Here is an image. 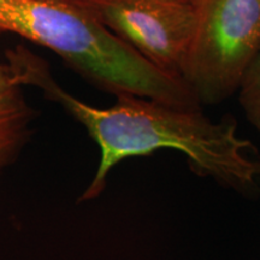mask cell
Returning <instances> with one entry per match:
<instances>
[{"instance_id": "6da1fadb", "label": "cell", "mask_w": 260, "mask_h": 260, "mask_svg": "<svg viewBox=\"0 0 260 260\" xmlns=\"http://www.w3.org/2000/svg\"><path fill=\"white\" fill-rule=\"evenodd\" d=\"M22 83L40 88L87 129L100 148V162L82 200L95 199L119 161L147 157L162 148L186 155L194 174L213 178L242 195H260V159L255 146L236 133L233 117L213 122L201 107H181L135 95H118L111 107L86 104L61 88L46 63L28 50L15 58Z\"/></svg>"}, {"instance_id": "7a4b0ae2", "label": "cell", "mask_w": 260, "mask_h": 260, "mask_svg": "<svg viewBox=\"0 0 260 260\" xmlns=\"http://www.w3.org/2000/svg\"><path fill=\"white\" fill-rule=\"evenodd\" d=\"M0 30L58 54L98 88L181 107H200L180 77L161 70L89 11L54 0H0Z\"/></svg>"}, {"instance_id": "3957f363", "label": "cell", "mask_w": 260, "mask_h": 260, "mask_svg": "<svg viewBox=\"0 0 260 260\" xmlns=\"http://www.w3.org/2000/svg\"><path fill=\"white\" fill-rule=\"evenodd\" d=\"M194 28L181 79L200 105L239 90L260 47V0H191Z\"/></svg>"}, {"instance_id": "277c9868", "label": "cell", "mask_w": 260, "mask_h": 260, "mask_svg": "<svg viewBox=\"0 0 260 260\" xmlns=\"http://www.w3.org/2000/svg\"><path fill=\"white\" fill-rule=\"evenodd\" d=\"M86 10L152 64L181 79L194 28L190 0H92Z\"/></svg>"}, {"instance_id": "5b68a950", "label": "cell", "mask_w": 260, "mask_h": 260, "mask_svg": "<svg viewBox=\"0 0 260 260\" xmlns=\"http://www.w3.org/2000/svg\"><path fill=\"white\" fill-rule=\"evenodd\" d=\"M32 110L12 65L0 61V171L17 157L29 136Z\"/></svg>"}, {"instance_id": "8992f818", "label": "cell", "mask_w": 260, "mask_h": 260, "mask_svg": "<svg viewBox=\"0 0 260 260\" xmlns=\"http://www.w3.org/2000/svg\"><path fill=\"white\" fill-rule=\"evenodd\" d=\"M237 92L247 119L260 133V47L247 68Z\"/></svg>"}, {"instance_id": "52a82bcc", "label": "cell", "mask_w": 260, "mask_h": 260, "mask_svg": "<svg viewBox=\"0 0 260 260\" xmlns=\"http://www.w3.org/2000/svg\"><path fill=\"white\" fill-rule=\"evenodd\" d=\"M54 2H59V3H65V4H70L74 6H79V8H82L86 10L87 6L92 0H54Z\"/></svg>"}, {"instance_id": "ba28073f", "label": "cell", "mask_w": 260, "mask_h": 260, "mask_svg": "<svg viewBox=\"0 0 260 260\" xmlns=\"http://www.w3.org/2000/svg\"><path fill=\"white\" fill-rule=\"evenodd\" d=\"M190 2H191V0H190Z\"/></svg>"}]
</instances>
